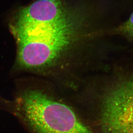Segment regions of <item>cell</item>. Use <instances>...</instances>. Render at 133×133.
Segmentation results:
<instances>
[{"instance_id":"cell-1","label":"cell","mask_w":133,"mask_h":133,"mask_svg":"<svg viewBox=\"0 0 133 133\" xmlns=\"http://www.w3.org/2000/svg\"><path fill=\"white\" fill-rule=\"evenodd\" d=\"M20 69L48 74L86 38L82 16L62 0H37L19 11L10 25Z\"/></svg>"},{"instance_id":"cell-2","label":"cell","mask_w":133,"mask_h":133,"mask_svg":"<svg viewBox=\"0 0 133 133\" xmlns=\"http://www.w3.org/2000/svg\"><path fill=\"white\" fill-rule=\"evenodd\" d=\"M14 104L16 113L31 133H92L69 107L42 87H22Z\"/></svg>"},{"instance_id":"cell-3","label":"cell","mask_w":133,"mask_h":133,"mask_svg":"<svg viewBox=\"0 0 133 133\" xmlns=\"http://www.w3.org/2000/svg\"><path fill=\"white\" fill-rule=\"evenodd\" d=\"M99 113L101 133H133V73L119 78L108 88Z\"/></svg>"},{"instance_id":"cell-4","label":"cell","mask_w":133,"mask_h":133,"mask_svg":"<svg viewBox=\"0 0 133 133\" xmlns=\"http://www.w3.org/2000/svg\"><path fill=\"white\" fill-rule=\"evenodd\" d=\"M118 31L133 43V12L129 18L118 27Z\"/></svg>"}]
</instances>
